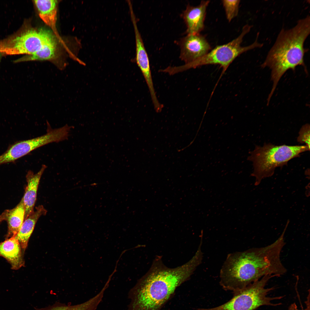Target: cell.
I'll use <instances>...</instances> for the list:
<instances>
[{"instance_id":"obj_1","label":"cell","mask_w":310,"mask_h":310,"mask_svg":"<svg viewBox=\"0 0 310 310\" xmlns=\"http://www.w3.org/2000/svg\"><path fill=\"white\" fill-rule=\"evenodd\" d=\"M198 265L197 261L192 258L181 266L169 268L158 256L147 273L129 291L130 302L127 310H161Z\"/></svg>"},{"instance_id":"obj_2","label":"cell","mask_w":310,"mask_h":310,"mask_svg":"<svg viewBox=\"0 0 310 310\" xmlns=\"http://www.w3.org/2000/svg\"><path fill=\"white\" fill-rule=\"evenodd\" d=\"M310 33L309 15L298 21L293 27L287 30L282 28L280 31L261 66L271 70L273 85L269 98H271L280 79L287 70L294 71L297 66L301 65L307 72L304 60L306 52L304 45Z\"/></svg>"},{"instance_id":"obj_3","label":"cell","mask_w":310,"mask_h":310,"mask_svg":"<svg viewBox=\"0 0 310 310\" xmlns=\"http://www.w3.org/2000/svg\"><path fill=\"white\" fill-rule=\"evenodd\" d=\"M262 268L251 248L229 254L220 270V284L225 290L236 292L260 279Z\"/></svg>"},{"instance_id":"obj_4","label":"cell","mask_w":310,"mask_h":310,"mask_svg":"<svg viewBox=\"0 0 310 310\" xmlns=\"http://www.w3.org/2000/svg\"><path fill=\"white\" fill-rule=\"evenodd\" d=\"M309 150L306 145L276 146L265 143L262 146H256L247 158L253 163L251 176L255 178V185H258L263 179L272 176L276 168L286 165L290 160Z\"/></svg>"},{"instance_id":"obj_5","label":"cell","mask_w":310,"mask_h":310,"mask_svg":"<svg viewBox=\"0 0 310 310\" xmlns=\"http://www.w3.org/2000/svg\"><path fill=\"white\" fill-rule=\"evenodd\" d=\"M252 27V26L246 25L237 37L227 44L216 46L206 55L193 62L175 67V72L177 73L203 65L218 64L222 68V74H223L230 64L240 55L249 50L263 46V44L258 42V33L255 41L252 44L246 46H241L244 37L250 31Z\"/></svg>"},{"instance_id":"obj_6","label":"cell","mask_w":310,"mask_h":310,"mask_svg":"<svg viewBox=\"0 0 310 310\" xmlns=\"http://www.w3.org/2000/svg\"><path fill=\"white\" fill-rule=\"evenodd\" d=\"M276 275H265L260 279L233 293V297L225 303L215 307L200 309L199 310H254L262 306H276L280 303H274L273 301L281 299L283 296L271 297L268 294L274 287L266 288L269 280Z\"/></svg>"},{"instance_id":"obj_7","label":"cell","mask_w":310,"mask_h":310,"mask_svg":"<svg viewBox=\"0 0 310 310\" xmlns=\"http://www.w3.org/2000/svg\"><path fill=\"white\" fill-rule=\"evenodd\" d=\"M50 31L43 29L21 28L0 40V53L3 56L32 55L56 40Z\"/></svg>"},{"instance_id":"obj_8","label":"cell","mask_w":310,"mask_h":310,"mask_svg":"<svg viewBox=\"0 0 310 310\" xmlns=\"http://www.w3.org/2000/svg\"><path fill=\"white\" fill-rule=\"evenodd\" d=\"M180 48V58L187 64L208 53L211 47L205 37L200 33L187 34L178 42Z\"/></svg>"},{"instance_id":"obj_9","label":"cell","mask_w":310,"mask_h":310,"mask_svg":"<svg viewBox=\"0 0 310 310\" xmlns=\"http://www.w3.org/2000/svg\"><path fill=\"white\" fill-rule=\"evenodd\" d=\"M135 40V60L145 79L150 94L153 104L159 102L155 91L152 78L150 61L141 35L137 28L136 20L132 19Z\"/></svg>"},{"instance_id":"obj_10","label":"cell","mask_w":310,"mask_h":310,"mask_svg":"<svg viewBox=\"0 0 310 310\" xmlns=\"http://www.w3.org/2000/svg\"><path fill=\"white\" fill-rule=\"evenodd\" d=\"M209 1H202L196 6L188 4L182 14L187 27V34L199 33L204 29L206 10Z\"/></svg>"},{"instance_id":"obj_11","label":"cell","mask_w":310,"mask_h":310,"mask_svg":"<svg viewBox=\"0 0 310 310\" xmlns=\"http://www.w3.org/2000/svg\"><path fill=\"white\" fill-rule=\"evenodd\" d=\"M46 168V166L43 164L37 173L34 174L32 171L29 170L26 174L27 185L22 198L25 208L24 220L34 211L40 180Z\"/></svg>"},{"instance_id":"obj_12","label":"cell","mask_w":310,"mask_h":310,"mask_svg":"<svg viewBox=\"0 0 310 310\" xmlns=\"http://www.w3.org/2000/svg\"><path fill=\"white\" fill-rule=\"evenodd\" d=\"M40 143L36 138L20 141L10 145L0 156V165L13 162L40 147Z\"/></svg>"},{"instance_id":"obj_13","label":"cell","mask_w":310,"mask_h":310,"mask_svg":"<svg viewBox=\"0 0 310 310\" xmlns=\"http://www.w3.org/2000/svg\"><path fill=\"white\" fill-rule=\"evenodd\" d=\"M22 251L21 245L16 236L0 243V256L9 262L12 269L17 270L24 266Z\"/></svg>"},{"instance_id":"obj_14","label":"cell","mask_w":310,"mask_h":310,"mask_svg":"<svg viewBox=\"0 0 310 310\" xmlns=\"http://www.w3.org/2000/svg\"><path fill=\"white\" fill-rule=\"evenodd\" d=\"M25 208L23 199L14 208L5 210L0 215V220L7 222L6 239L16 236L24 220Z\"/></svg>"},{"instance_id":"obj_15","label":"cell","mask_w":310,"mask_h":310,"mask_svg":"<svg viewBox=\"0 0 310 310\" xmlns=\"http://www.w3.org/2000/svg\"><path fill=\"white\" fill-rule=\"evenodd\" d=\"M47 212L42 205L38 206L36 208L35 211H34L24 220L16 236L21 245L23 251H24L28 246L29 239L38 220L41 216L45 215Z\"/></svg>"},{"instance_id":"obj_16","label":"cell","mask_w":310,"mask_h":310,"mask_svg":"<svg viewBox=\"0 0 310 310\" xmlns=\"http://www.w3.org/2000/svg\"><path fill=\"white\" fill-rule=\"evenodd\" d=\"M34 3L40 18L50 27L58 36L56 24L58 1L55 0H36Z\"/></svg>"},{"instance_id":"obj_17","label":"cell","mask_w":310,"mask_h":310,"mask_svg":"<svg viewBox=\"0 0 310 310\" xmlns=\"http://www.w3.org/2000/svg\"><path fill=\"white\" fill-rule=\"evenodd\" d=\"M57 44L56 40L44 46L40 49L30 55H26L14 61V63L33 61L56 60Z\"/></svg>"},{"instance_id":"obj_18","label":"cell","mask_w":310,"mask_h":310,"mask_svg":"<svg viewBox=\"0 0 310 310\" xmlns=\"http://www.w3.org/2000/svg\"><path fill=\"white\" fill-rule=\"evenodd\" d=\"M100 302L98 299L94 297L81 304L71 305L59 303L36 310H96Z\"/></svg>"},{"instance_id":"obj_19","label":"cell","mask_w":310,"mask_h":310,"mask_svg":"<svg viewBox=\"0 0 310 310\" xmlns=\"http://www.w3.org/2000/svg\"><path fill=\"white\" fill-rule=\"evenodd\" d=\"M240 1L239 0L222 1L226 17L228 22H230L237 15Z\"/></svg>"},{"instance_id":"obj_20","label":"cell","mask_w":310,"mask_h":310,"mask_svg":"<svg viewBox=\"0 0 310 310\" xmlns=\"http://www.w3.org/2000/svg\"><path fill=\"white\" fill-rule=\"evenodd\" d=\"M297 140L301 144H305L310 148V125L307 124L302 127L299 133Z\"/></svg>"},{"instance_id":"obj_21","label":"cell","mask_w":310,"mask_h":310,"mask_svg":"<svg viewBox=\"0 0 310 310\" xmlns=\"http://www.w3.org/2000/svg\"><path fill=\"white\" fill-rule=\"evenodd\" d=\"M288 310H301L299 309L297 306V305L294 303L291 304L289 306Z\"/></svg>"},{"instance_id":"obj_22","label":"cell","mask_w":310,"mask_h":310,"mask_svg":"<svg viewBox=\"0 0 310 310\" xmlns=\"http://www.w3.org/2000/svg\"><path fill=\"white\" fill-rule=\"evenodd\" d=\"M3 56V55L1 53H0V62Z\"/></svg>"},{"instance_id":"obj_23","label":"cell","mask_w":310,"mask_h":310,"mask_svg":"<svg viewBox=\"0 0 310 310\" xmlns=\"http://www.w3.org/2000/svg\"><path fill=\"white\" fill-rule=\"evenodd\" d=\"M1 222V221L0 220V224Z\"/></svg>"}]
</instances>
